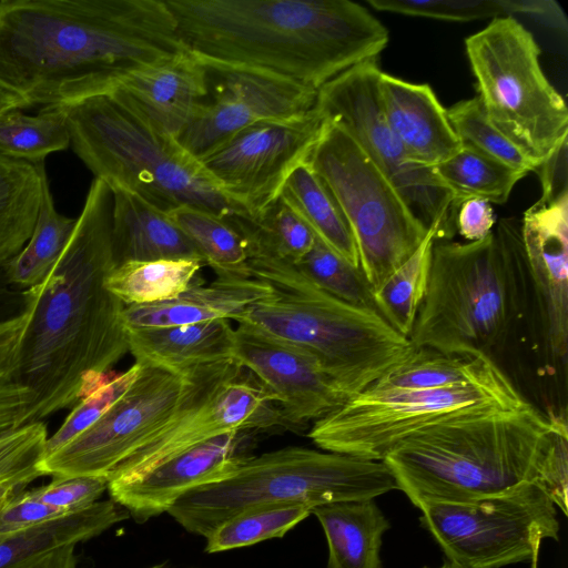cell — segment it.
Instances as JSON below:
<instances>
[{
    "mask_svg": "<svg viewBox=\"0 0 568 568\" xmlns=\"http://www.w3.org/2000/svg\"><path fill=\"white\" fill-rule=\"evenodd\" d=\"M112 210L111 187L94 178L59 260L42 283L23 290L16 382L33 394L26 424L74 407L129 352L125 306L105 286L115 266Z\"/></svg>",
    "mask_w": 568,
    "mask_h": 568,
    "instance_id": "cell-1",
    "label": "cell"
},
{
    "mask_svg": "<svg viewBox=\"0 0 568 568\" xmlns=\"http://www.w3.org/2000/svg\"><path fill=\"white\" fill-rule=\"evenodd\" d=\"M187 52L164 0H0V84L29 105L110 92Z\"/></svg>",
    "mask_w": 568,
    "mask_h": 568,
    "instance_id": "cell-2",
    "label": "cell"
},
{
    "mask_svg": "<svg viewBox=\"0 0 568 568\" xmlns=\"http://www.w3.org/2000/svg\"><path fill=\"white\" fill-rule=\"evenodd\" d=\"M209 70L246 69L318 91L386 48L387 29L349 0H164Z\"/></svg>",
    "mask_w": 568,
    "mask_h": 568,
    "instance_id": "cell-3",
    "label": "cell"
},
{
    "mask_svg": "<svg viewBox=\"0 0 568 568\" xmlns=\"http://www.w3.org/2000/svg\"><path fill=\"white\" fill-rule=\"evenodd\" d=\"M382 462L415 507L470 501L537 483L568 514L566 419L529 402L426 427L392 447Z\"/></svg>",
    "mask_w": 568,
    "mask_h": 568,
    "instance_id": "cell-4",
    "label": "cell"
},
{
    "mask_svg": "<svg viewBox=\"0 0 568 568\" xmlns=\"http://www.w3.org/2000/svg\"><path fill=\"white\" fill-rule=\"evenodd\" d=\"M253 276L273 292L235 322L312 356L347 398L363 392L414 351L376 311L345 303L298 267L247 248Z\"/></svg>",
    "mask_w": 568,
    "mask_h": 568,
    "instance_id": "cell-5",
    "label": "cell"
},
{
    "mask_svg": "<svg viewBox=\"0 0 568 568\" xmlns=\"http://www.w3.org/2000/svg\"><path fill=\"white\" fill-rule=\"evenodd\" d=\"M528 292L518 219L499 220L480 241H435L408 339L414 348L490 356L525 315Z\"/></svg>",
    "mask_w": 568,
    "mask_h": 568,
    "instance_id": "cell-6",
    "label": "cell"
},
{
    "mask_svg": "<svg viewBox=\"0 0 568 568\" xmlns=\"http://www.w3.org/2000/svg\"><path fill=\"white\" fill-rule=\"evenodd\" d=\"M61 108L70 145L94 178L165 213L186 205L226 220L247 217L174 135L152 123L119 91Z\"/></svg>",
    "mask_w": 568,
    "mask_h": 568,
    "instance_id": "cell-7",
    "label": "cell"
},
{
    "mask_svg": "<svg viewBox=\"0 0 568 568\" xmlns=\"http://www.w3.org/2000/svg\"><path fill=\"white\" fill-rule=\"evenodd\" d=\"M397 489L382 460L290 446L253 455L229 478L182 496L168 511L186 531L206 537L233 515L264 504L314 507L374 499Z\"/></svg>",
    "mask_w": 568,
    "mask_h": 568,
    "instance_id": "cell-8",
    "label": "cell"
},
{
    "mask_svg": "<svg viewBox=\"0 0 568 568\" xmlns=\"http://www.w3.org/2000/svg\"><path fill=\"white\" fill-rule=\"evenodd\" d=\"M465 48L486 116L541 164L568 141V109L540 67L535 38L515 17H501Z\"/></svg>",
    "mask_w": 568,
    "mask_h": 568,
    "instance_id": "cell-9",
    "label": "cell"
},
{
    "mask_svg": "<svg viewBox=\"0 0 568 568\" xmlns=\"http://www.w3.org/2000/svg\"><path fill=\"white\" fill-rule=\"evenodd\" d=\"M528 403L505 373L442 388L367 387L316 420L307 436L321 449L382 460L409 435L460 415Z\"/></svg>",
    "mask_w": 568,
    "mask_h": 568,
    "instance_id": "cell-10",
    "label": "cell"
},
{
    "mask_svg": "<svg viewBox=\"0 0 568 568\" xmlns=\"http://www.w3.org/2000/svg\"><path fill=\"white\" fill-rule=\"evenodd\" d=\"M307 162L341 206L356 242L359 268L376 291L429 231L361 146L332 121L324 119Z\"/></svg>",
    "mask_w": 568,
    "mask_h": 568,
    "instance_id": "cell-11",
    "label": "cell"
},
{
    "mask_svg": "<svg viewBox=\"0 0 568 568\" xmlns=\"http://www.w3.org/2000/svg\"><path fill=\"white\" fill-rule=\"evenodd\" d=\"M417 508L422 526L456 568L530 562L544 539H558L556 506L537 483L470 501H427Z\"/></svg>",
    "mask_w": 568,
    "mask_h": 568,
    "instance_id": "cell-12",
    "label": "cell"
},
{
    "mask_svg": "<svg viewBox=\"0 0 568 568\" xmlns=\"http://www.w3.org/2000/svg\"><path fill=\"white\" fill-rule=\"evenodd\" d=\"M381 69L357 64L324 84L316 95L320 114L341 126L398 191L413 215L436 241H449L458 209L434 169L413 163L389 129L381 104Z\"/></svg>",
    "mask_w": 568,
    "mask_h": 568,
    "instance_id": "cell-13",
    "label": "cell"
},
{
    "mask_svg": "<svg viewBox=\"0 0 568 568\" xmlns=\"http://www.w3.org/2000/svg\"><path fill=\"white\" fill-rule=\"evenodd\" d=\"M139 363V362H138ZM125 393L89 428L43 457L45 476L106 477L180 410L189 367L140 363Z\"/></svg>",
    "mask_w": 568,
    "mask_h": 568,
    "instance_id": "cell-14",
    "label": "cell"
},
{
    "mask_svg": "<svg viewBox=\"0 0 568 568\" xmlns=\"http://www.w3.org/2000/svg\"><path fill=\"white\" fill-rule=\"evenodd\" d=\"M323 123L315 106L291 119L260 121L241 130L201 163L251 219L278 196L292 171L307 161Z\"/></svg>",
    "mask_w": 568,
    "mask_h": 568,
    "instance_id": "cell-15",
    "label": "cell"
},
{
    "mask_svg": "<svg viewBox=\"0 0 568 568\" xmlns=\"http://www.w3.org/2000/svg\"><path fill=\"white\" fill-rule=\"evenodd\" d=\"M207 71L219 79L213 99L176 136L200 162L251 124L291 119L315 106L317 91L287 79L246 69Z\"/></svg>",
    "mask_w": 568,
    "mask_h": 568,
    "instance_id": "cell-16",
    "label": "cell"
},
{
    "mask_svg": "<svg viewBox=\"0 0 568 568\" xmlns=\"http://www.w3.org/2000/svg\"><path fill=\"white\" fill-rule=\"evenodd\" d=\"M529 286L554 359L568 351V185L541 187L520 221Z\"/></svg>",
    "mask_w": 568,
    "mask_h": 568,
    "instance_id": "cell-17",
    "label": "cell"
},
{
    "mask_svg": "<svg viewBox=\"0 0 568 568\" xmlns=\"http://www.w3.org/2000/svg\"><path fill=\"white\" fill-rule=\"evenodd\" d=\"M260 434L232 430L195 445L138 479L108 484L111 499L142 524L169 509L185 494L232 476L253 456Z\"/></svg>",
    "mask_w": 568,
    "mask_h": 568,
    "instance_id": "cell-18",
    "label": "cell"
},
{
    "mask_svg": "<svg viewBox=\"0 0 568 568\" xmlns=\"http://www.w3.org/2000/svg\"><path fill=\"white\" fill-rule=\"evenodd\" d=\"M233 358L276 398L293 432L305 429L347 400L312 356L248 327L235 328Z\"/></svg>",
    "mask_w": 568,
    "mask_h": 568,
    "instance_id": "cell-19",
    "label": "cell"
},
{
    "mask_svg": "<svg viewBox=\"0 0 568 568\" xmlns=\"http://www.w3.org/2000/svg\"><path fill=\"white\" fill-rule=\"evenodd\" d=\"M378 87L386 122L413 163L433 169L462 149L446 109L428 84L382 71Z\"/></svg>",
    "mask_w": 568,
    "mask_h": 568,
    "instance_id": "cell-20",
    "label": "cell"
},
{
    "mask_svg": "<svg viewBox=\"0 0 568 568\" xmlns=\"http://www.w3.org/2000/svg\"><path fill=\"white\" fill-rule=\"evenodd\" d=\"M114 90L152 123L176 138L206 101L209 73L187 52L132 71Z\"/></svg>",
    "mask_w": 568,
    "mask_h": 568,
    "instance_id": "cell-21",
    "label": "cell"
},
{
    "mask_svg": "<svg viewBox=\"0 0 568 568\" xmlns=\"http://www.w3.org/2000/svg\"><path fill=\"white\" fill-rule=\"evenodd\" d=\"M273 288L257 278L227 281L216 278L204 284L196 275L190 286L173 300L125 306V328L165 327L196 324L214 320L235 321Z\"/></svg>",
    "mask_w": 568,
    "mask_h": 568,
    "instance_id": "cell-22",
    "label": "cell"
},
{
    "mask_svg": "<svg viewBox=\"0 0 568 568\" xmlns=\"http://www.w3.org/2000/svg\"><path fill=\"white\" fill-rule=\"evenodd\" d=\"M110 187L113 193L112 247L115 265L156 260H197L204 263L169 213L126 190Z\"/></svg>",
    "mask_w": 568,
    "mask_h": 568,
    "instance_id": "cell-23",
    "label": "cell"
},
{
    "mask_svg": "<svg viewBox=\"0 0 568 568\" xmlns=\"http://www.w3.org/2000/svg\"><path fill=\"white\" fill-rule=\"evenodd\" d=\"M125 331L129 352L139 363L179 369L234 355L235 328L230 320Z\"/></svg>",
    "mask_w": 568,
    "mask_h": 568,
    "instance_id": "cell-24",
    "label": "cell"
},
{
    "mask_svg": "<svg viewBox=\"0 0 568 568\" xmlns=\"http://www.w3.org/2000/svg\"><path fill=\"white\" fill-rule=\"evenodd\" d=\"M328 546L327 568H382L388 519L374 499L321 505L312 509Z\"/></svg>",
    "mask_w": 568,
    "mask_h": 568,
    "instance_id": "cell-25",
    "label": "cell"
},
{
    "mask_svg": "<svg viewBox=\"0 0 568 568\" xmlns=\"http://www.w3.org/2000/svg\"><path fill=\"white\" fill-rule=\"evenodd\" d=\"M129 517L124 507L109 499L24 530L0 534V568H10L60 547L87 541Z\"/></svg>",
    "mask_w": 568,
    "mask_h": 568,
    "instance_id": "cell-26",
    "label": "cell"
},
{
    "mask_svg": "<svg viewBox=\"0 0 568 568\" xmlns=\"http://www.w3.org/2000/svg\"><path fill=\"white\" fill-rule=\"evenodd\" d=\"M280 195L318 240L344 261L359 268L357 246L349 224L332 192L307 161L292 171Z\"/></svg>",
    "mask_w": 568,
    "mask_h": 568,
    "instance_id": "cell-27",
    "label": "cell"
},
{
    "mask_svg": "<svg viewBox=\"0 0 568 568\" xmlns=\"http://www.w3.org/2000/svg\"><path fill=\"white\" fill-rule=\"evenodd\" d=\"M45 174L44 161L31 163L0 154V265L30 239Z\"/></svg>",
    "mask_w": 568,
    "mask_h": 568,
    "instance_id": "cell-28",
    "label": "cell"
},
{
    "mask_svg": "<svg viewBox=\"0 0 568 568\" xmlns=\"http://www.w3.org/2000/svg\"><path fill=\"white\" fill-rule=\"evenodd\" d=\"M379 11L445 21L525 14L558 30L567 31V19L558 3L551 0H368Z\"/></svg>",
    "mask_w": 568,
    "mask_h": 568,
    "instance_id": "cell-29",
    "label": "cell"
},
{
    "mask_svg": "<svg viewBox=\"0 0 568 568\" xmlns=\"http://www.w3.org/2000/svg\"><path fill=\"white\" fill-rule=\"evenodd\" d=\"M500 368L487 355L444 354L414 348L400 364L369 387L377 389H429L468 384L488 377Z\"/></svg>",
    "mask_w": 568,
    "mask_h": 568,
    "instance_id": "cell-30",
    "label": "cell"
},
{
    "mask_svg": "<svg viewBox=\"0 0 568 568\" xmlns=\"http://www.w3.org/2000/svg\"><path fill=\"white\" fill-rule=\"evenodd\" d=\"M169 215L197 250L204 264L213 270L216 278H254L244 239L229 220L186 205L172 210Z\"/></svg>",
    "mask_w": 568,
    "mask_h": 568,
    "instance_id": "cell-31",
    "label": "cell"
},
{
    "mask_svg": "<svg viewBox=\"0 0 568 568\" xmlns=\"http://www.w3.org/2000/svg\"><path fill=\"white\" fill-rule=\"evenodd\" d=\"M75 223L77 219L57 211L45 174L32 234L22 250L4 264L11 284L27 290L42 283L64 251Z\"/></svg>",
    "mask_w": 568,
    "mask_h": 568,
    "instance_id": "cell-32",
    "label": "cell"
},
{
    "mask_svg": "<svg viewBox=\"0 0 568 568\" xmlns=\"http://www.w3.org/2000/svg\"><path fill=\"white\" fill-rule=\"evenodd\" d=\"M203 265L197 260L125 262L114 266L105 286L124 306L164 302L183 293Z\"/></svg>",
    "mask_w": 568,
    "mask_h": 568,
    "instance_id": "cell-33",
    "label": "cell"
},
{
    "mask_svg": "<svg viewBox=\"0 0 568 568\" xmlns=\"http://www.w3.org/2000/svg\"><path fill=\"white\" fill-rule=\"evenodd\" d=\"M433 169L453 194L457 209L469 199L504 204L517 182L527 175L463 146Z\"/></svg>",
    "mask_w": 568,
    "mask_h": 568,
    "instance_id": "cell-34",
    "label": "cell"
},
{
    "mask_svg": "<svg viewBox=\"0 0 568 568\" xmlns=\"http://www.w3.org/2000/svg\"><path fill=\"white\" fill-rule=\"evenodd\" d=\"M244 239L246 248L271 253L297 263L312 248L316 236L278 194L251 219H229Z\"/></svg>",
    "mask_w": 568,
    "mask_h": 568,
    "instance_id": "cell-35",
    "label": "cell"
},
{
    "mask_svg": "<svg viewBox=\"0 0 568 568\" xmlns=\"http://www.w3.org/2000/svg\"><path fill=\"white\" fill-rule=\"evenodd\" d=\"M435 241V232L429 231L409 258L373 292L377 313L407 338L426 293Z\"/></svg>",
    "mask_w": 568,
    "mask_h": 568,
    "instance_id": "cell-36",
    "label": "cell"
},
{
    "mask_svg": "<svg viewBox=\"0 0 568 568\" xmlns=\"http://www.w3.org/2000/svg\"><path fill=\"white\" fill-rule=\"evenodd\" d=\"M70 145L61 104L45 105L38 114L19 109L0 115V154L31 163L43 162L50 153Z\"/></svg>",
    "mask_w": 568,
    "mask_h": 568,
    "instance_id": "cell-37",
    "label": "cell"
},
{
    "mask_svg": "<svg viewBox=\"0 0 568 568\" xmlns=\"http://www.w3.org/2000/svg\"><path fill=\"white\" fill-rule=\"evenodd\" d=\"M312 515L302 504H264L246 508L216 526L206 537L204 550L222 552L283 537Z\"/></svg>",
    "mask_w": 568,
    "mask_h": 568,
    "instance_id": "cell-38",
    "label": "cell"
},
{
    "mask_svg": "<svg viewBox=\"0 0 568 568\" xmlns=\"http://www.w3.org/2000/svg\"><path fill=\"white\" fill-rule=\"evenodd\" d=\"M446 112L463 148L526 174L537 172L540 163L527 156L489 121L477 97L459 101Z\"/></svg>",
    "mask_w": 568,
    "mask_h": 568,
    "instance_id": "cell-39",
    "label": "cell"
},
{
    "mask_svg": "<svg viewBox=\"0 0 568 568\" xmlns=\"http://www.w3.org/2000/svg\"><path fill=\"white\" fill-rule=\"evenodd\" d=\"M295 265L329 295L376 311L373 290L362 271L344 261L317 237L312 248Z\"/></svg>",
    "mask_w": 568,
    "mask_h": 568,
    "instance_id": "cell-40",
    "label": "cell"
},
{
    "mask_svg": "<svg viewBox=\"0 0 568 568\" xmlns=\"http://www.w3.org/2000/svg\"><path fill=\"white\" fill-rule=\"evenodd\" d=\"M135 362L128 371L112 374L84 396L71 410L59 429L48 437L44 457L57 452L94 424L130 387L140 372Z\"/></svg>",
    "mask_w": 568,
    "mask_h": 568,
    "instance_id": "cell-41",
    "label": "cell"
},
{
    "mask_svg": "<svg viewBox=\"0 0 568 568\" xmlns=\"http://www.w3.org/2000/svg\"><path fill=\"white\" fill-rule=\"evenodd\" d=\"M47 439L42 422L26 424L0 437V481L17 479L29 484L45 476L41 462Z\"/></svg>",
    "mask_w": 568,
    "mask_h": 568,
    "instance_id": "cell-42",
    "label": "cell"
},
{
    "mask_svg": "<svg viewBox=\"0 0 568 568\" xmlns=\"http://www.w3.org/2000/svg\"><path fill=\"white\" fill-rule=\"evenodd\" d=\"M108 490V478L103 476L54 477L48 485L29 490L36 499L65 514L83 510Z\"/></svg>",
    "mask_w": 568,
    "mask_h": 568,
    "instance_id": "cell-43",
    "label": "cell"
},
{
    "mask_svg": "<svg viewBox=\"0 0 568 568\" xmlns=\"http://www.w3.org/2000/svg\"><path fill=\"white\" fill-rule=\"evenodd\" d=\"M67 515L22 489L0 509V534L24 530Z\"/></svg>",
    "mask_w": 568,
    "mask_h": 568,
    "instance_id": "cell-44",
    "label": "cell"
},
{
    "mask_svg": "<svg viewBox=\"0 0 568 568\" xmlns=\"http://www.w3.org/2000/svg\"><path fill=\"white\" fill-rule=\"evenodd\" d=\"M495 214L491 204L480 199L464 201L456 213V231L468 242L480 241L493 232Z\"/></svg>",
    "mask_w": 568,
    "mask_h": 568,
    "instance_id": "cell-45",
    "label": "cell"
},
{
    "mask_svg": "<svg viewBox=\"0 0 568 568\" xmlns=\"http://www.w3.org/2000/svg\"><path fill=\"white\" fill-rule=\"evenodd\" d=\"M27 314L0 321V387L16 382L19 351Z\"/></svg>",
    "mask_w": 568,
    "mask_h": 568,
    "instance_id": "cell-46",
    "label": "cell"
},
{
    "mask_svg": "<svg viewBox=\"0 0 568 568\" xmlns=\"http://www.w3.org/2000/svg\"><path fill=\"white\" fill-rule=\"evenodd\" d=\"M32 402V392L17 382L0 387V437L26 424Z\"/></svg>",
    "mask_w": 568,
    "mask_h": 568,
    "instance_id": "cell-47",
    "label": "cell"
},
{
    "mask_svg": "<svg viewBox=\"0 0 568 568\" xmlns=\"http://www.w3.org/2000/svg\"><path fill=\"white\" fill-rule=\"evenodd\" d=\"M75 545H67L10 568H79Z\"/></svg>",
    "mask_w": 568,
    "mask_h": 568,
    "instance_id": "cell-48",
    "label": "cell"
},
{
    "mask_svg": "<svg viewBox=\"0 0 568 568\" xmlns=\"http://www.w3.org/2000/svg\"><path fill=\"white\" fill-rule=\"evenodd\" d=\"M30 106L18 93L0 84V115L7 111Z\"/></svg>",
    "mask_w": 568,
    "mask_h": 568,
    "instance_id": "cell-49",
    "label": "cell"
},
{
    "mask_svg": "<svg viewBox=\"0 0 568 568\" xmlns=\"http://www.w3.org/2000/svg\"><path fill=\"white\" fill-rule=\"evenodd\" d=\"M28 484L17 479L0 481V509L18 491L22 490Z\"/></svg>",
    "mask_w": 568,
    "mask_h": 568,
    "instance_id": "cell-50",
    "label": "cell"
},
{
    "mask_svg": "<svg viewBox=\"0 0 568 568\" xmlns=\"http://www.w3.org/2000/svg\"><path fill=\"white\" fill-rule=\"evenodd\" d=\"M537 560H538V555H537V556H535V557L531 559V561H530V564H531V568H537Z\"/></svg>",
    "mask_w": 568,
    "mask_h": 568,
    "instance_id": "cell-51",
    "label": "cell"
},
{
    "mask_svg": "<svg viewBox=\"0 0 568 568\" xmlns=\"http://www.w3.org/2000/svg\"><path fill=\"white\" fill-rule=\"evenodd\" d=\"M149 568H171V567H168L165 564H158V565H153Z\"/></svg>",
    "mask_w": 568,
    "mask_h": 568,
    "instance_id": "cell-52",
    "label": "cell"
},
{
    "mask_svg": "<svg viewBox=\"0 0 568 568\" xmlns=\"http://www.w3.org/2000/svg\"><path fill=\"white\" fill-rule=\"evenodd\" d=\"M437 568H456L454 566H452L450 564H448L447 561L444 562L442 566L437 567Z\"/></svg>",
    "mask_w": 568,
    "mask_h": 568,
    "instance_id": "cell-53",
    "label": "cell"
}]
</instances>
